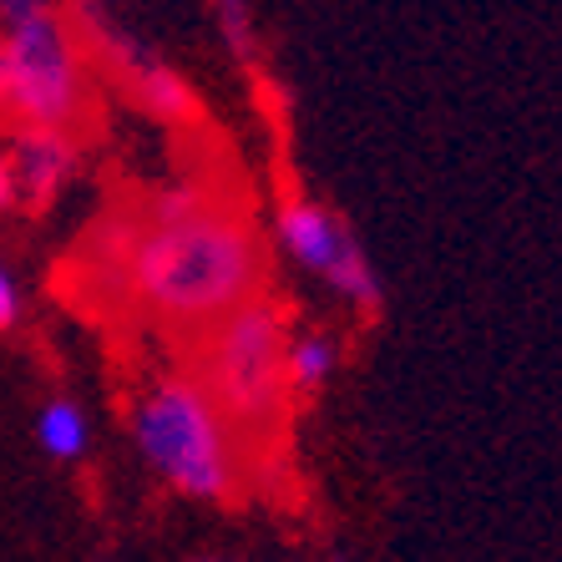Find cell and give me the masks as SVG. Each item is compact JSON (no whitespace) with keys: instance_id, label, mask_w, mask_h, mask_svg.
<instances>
[{"instance_id":"obj_11","label":"cell","mask_w":562,"mask_h":562,"mask_svg":"<svg viewBox=\"0 0 562 562\" xmlns=\"http://www.w3.org/2000/svg\"><path fill=\"white\" fill-rule=\"evenodd\" d=\"M5 209H15V172L5 162V153H0V213Z\"/></svg>"},{"instance_id":"obj_5","label":"cell","mask_w":562,"mask_h":562,"mask_svg":"<svg viewBox=\"0 0 562 562\" xmlns=\"http://www.w3.org/2000/svg\"><path fill=\"white\" fill-rule=\"evenodd\" d=\"M274 234L294 263H304L310 274L325 279L329 263L340 259V249L355 238V228L335 209L314 203V198H284L274 213Z\"/></svg>"},{"instance_id":"obj_8","label":"cell","mask_w":562,"mask_h":562,"mask_svg":"<svg viewBox=\"0 0 562 562\" xmlns=\"http://www.w3.org/2000/svg\"><path fill=\"white\" fill-rule=\"evenodd\" d=\"M36 441L46 457L56 461H77L81 451H87V441H92V431H87V416H81L77 401H46L36 416Z\"/></svg>"},{"instance_id":"obj_1","label":"cell","mask_w":562,"mask_h":562,"mask_svg":"<svg viewBox=\"0 0 562 562\" xmlns=\"http://www.w3.org/2000/svg\"><path fill=\"white\" fill-rule=\"evenodd\" d=\"M97 279L178 340H198L244 304L263 300L269 254L244 193L178 183L137 198L92 234Z\"/></svg>"},{"instance_id":"obj_9","label":"cell","mask_w":562,"mask_h":562,"mask_svg":"<svg viewBox=\"0 0 562 562\" xmlns=\"http://www.w3.org/2000/svg\"><path fill=\"white\" fill-rule=\"evenodd\" d=\"M213 21H218V36L228 46L238 66H254L259 56V31H254V5L249 0H213Z\"/></svg>"},{"instance_id":"obj_2","label":"cell","mask_w":562,"mask_h":562,"mask_svg":"<svg viewBox=\"0 0 562 562\" xmlns=\"http://www.w3.org/2000/svg\"><path fill=\"white\" fill-rule=\"evenodd\" d=\"M193 360L188 375L203 385L234 441L244 446L254 476L279 471L289 457V385H284V350L289 319L269 294L228 314L209 335L188 340Z\"/></svg>"},{"instance_id":"obj_10","label":"cell","mask_w":562,"mask_h":562,"mask_svg":"<svg viewBox=\"0 0 562 562\" xmlns=\"http://www.w3.org/2000/svg\"><path fill=\"white\" fill-rule=\"evenodd\" d=\"M15 314H21V294H15V279L5 274V263H0V329H11Z\"/></svg>"},{"instance_id":"obj_7","label":"cell","mask_w":562,"mask_h":562,"mask_svg":"<svg viewBox=\"0 0 562 562\" xmlns=\"http://www.w3.org/2000/svg\"><path fill=\"white\" fill-rule=\"evenodd\" d=\"M329 375H335V340L319 335V329H310V335H289V350H284L289 395H314Z\"/></svg>"},{"instance_id":"obj_4","label":"cell","mask_w":562,"mask_h":562,"mask_svg":"<svg viewBox=\"0 0 562 562\" xmlns=\"http://www.w3.org/2000/svg\"><path fill=\"white\" fill-rule=\"evenodd\" d=\"M0 117L21 132H56L71 143L97 122L92 66L66 11L41 0L0 5Z\"/></svg>"},{"instance_id":"obj_3","label":"cell","mask_w":562,"mask_h":562,"mask_svg":"<svg viewBox=\"0 0 562 562\" xmlns=\"http://www.w3.org/2000/svg\"><path fill=\"white\" fill-rule=\"evenodd\" d=\"M127 426L143 461L172 492L218 507H234L254 492V467L244 446L234 441L228 420L213 411V401L188 370L147 380L127 411Z\"/></svg>"},{"instance_id":"obj_6","label":"cell","mask_w":562,"mask_h":562,"mask_svg":"<svg viewBox=\"0 0 562 562\" xmlns=\"http://www.w3.org/2000/svg\"><path fill=\"white\" fill-rule=\"evenodd\" d=\"M15 172V203L26 209H52L56 193L71 183L77 172V143L56 137V132H21L15 153L5 157Z\"/></svg>"},{"instance_id":"obj_12","label":"cell","mask_w":562,"mask_h":562,"mask_svg":"<svg viewBox=\"0 0 562 562\" xmlns=\"http://www.w3.org/2000/svg\"><path fill=\"white\" fill-rule=\"evenodd\" d=\"M193 562H228V558H193Z\"/></svg>"}]
</instances>
